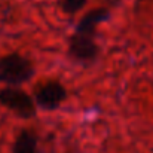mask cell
Masks as SVG:
<instances>
[{
	"mask_svg": "<svg viewBox=\"0 0 153 153\" xmlns=\"http://www.w3.org/2000/svg\"><path fill=\"white\" fill-rule=\"evenodd\" d=\"M37 143L39 138L33 129L24 128L18 132L13 140L12 153H37Z\"/></svg>",
	"mask_w": 153,
	"mask_h": 153,
	"instance_id": "cell-6",
	"label": "cell"
},
{
	"mask_svg": "<svg viewBox=\"0 0 153 153\" xmlns=\"http://www.w3.org/2000/svg\"><path fill=\"white\" fill-rule=\"evenodd\" d=\"M36 74L34 64L30 58L10 52L0 56V83L9 88H19L30 82Z\"/></svg>",
	"mask_w": 153,
	"mask_h": 153,
	"instance_id": "cell-1",
	"label": "cell"
},
{
	"mask_svg": "<svg viewBox=\"0 0 153 153\" xmlns=\"http://www.w3.org/2000/svg\"><path fill=\"white\" fill-rule=\"evenodd\" d=\"M0 105L6 107L19 119H31L37 114V105L33 95H30L21 88H1Z\"/></svg>",
	"mask_w": 153,
	"mask_h": 153,
	"instance_id": "cell-2",
	"label": "cell"
},
{
	"mask_svg": "<svg viewBox=\"0 0 153 153\" xmlns=\"http://www.w3.org/2000/svg\"><path fill=\"white\" fill-rule=\"evenodd\" d=\"M67 55L76 64L91 65L97 61V58L100 55V46L94 37L80 36V34L73 33L68 39Z\"/></svg>",
	"mask_w": 153,
	"mask_h": 153,
	"instance_id": "cell-4",
	"label": "cell"
},
{
	"mask_svg": "<svg viewBox=\"0 0 153 153\" xmlns=\"http://www.w3.org/2000/svg\"><path fill=\"white\" fill-rule=\"evenodd\" d=\"M110 19V10L107 7H94L88 10L74 25V33L80 36L95 37L97 27Z\"/></svg>",
	"mask_w": 153,
	"mask_h": 153,
	"instance_id": "cell-5",
	"label": "cell"
},
{
	"mask_svg": "<svg viewBox=\"0 0 153 153\" xmlns=\"http://www.w3.org/2000/svg\"><path fill=\"white\" fill-rule=\"evenodd\" d=\"M67 97H68L67 88L55 79L45 80V82L36 85V88L33 91V98H34L37 108H40L43 111L56 110L67 100Z\"/></svg>",
	"mask_w": 153,
	"mask_h": 153,
	"instance_id": "cell-3",
	"label": "cell"
},
{
	"mask_svg": "<svg viewBox=\"0 0 153 153\" xmlns=\"http://www.w3.org/2000/svg\"><path fill=\"white\" fill-rule=\"evenodd\" d=\"M86 4V0H59V7L65 15H74L82 10Z\"/></svg>",
	"mask_w": 153,
	"mask_h": 153,
	"instance_id": "cell-7",
	"label": "cell"
}]
</instances>
